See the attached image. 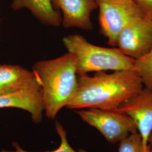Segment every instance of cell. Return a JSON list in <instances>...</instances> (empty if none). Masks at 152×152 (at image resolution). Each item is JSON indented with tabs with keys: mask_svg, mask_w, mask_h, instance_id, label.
<instances>
[{
	"mask_svg": "<svg viewBox=\"0 0 152 152\" xmlns=\"http://www.w3.org/2000/svg\"><path fill=\"white\" fill-rule=\"evenodd\" d=\"M145 16L152 19V0H134Z\"/></svg>",
	"mask_w": 152,
	"mask_h": 152,
	"instance_id": "cell-15",
	"label": "cell"
},
{
	"mask_svg": "<svg viewBox=\"0 0 152 152\" xmlns=\"http://www.w3.org/2000/svg\"><path fill=\"white\" fill-rule=\"evenodd\" d=\"M35 86L41 85L33 71L19 65H0V95Z\"/></svg>",
	"mask_w": 152,
	"mask_h": 152,
	"instance_id": "cell-10",
	"label": "cell"
},
{
	"mask_svg": "<svg viewBox=\"0 0 152 152\" xmlns=\"http://www.w3.org/2000/svg\"><path fill=\"white\" fill-rule=\"evenodd\" d=\"M63 43L68 52L76 56L77 75L135 69V60L123 54L117 48L93 45L77 34L64 37Z\"/></svg>",
	"mask_w": 152,
	"mask_h": 152,
	"instance_id": "cell-3",
	"label": "cell"
},
{
	"mask_svg": "<svg viewBox=\"0 0 152 152\" xmlns=\"http://www.w3.org/2000/svg\"><path fill=\"white\" fill-rule=\"evenodd\" d=\"M148 152H152V131L148 139Z\"/></svg>",
	"mask_w": 152,
	"mask_h": 152,
	"instance_id": "cell-16",
	"label": "cell"
},
{
	"mask_svg": "<svg viewBox=\"0 0 152 152\" xmlns=\"http://www.w3.org/2000/svg\"><path fill=\"white\" fill-rule=\"evenodd\" d=\"M14 108L28 112L32 121L39 124L44 112L42 91L41 86L28 87L0 95V108Z\"/></svg>",
	"mask_w": 152,
	"mask_h": 152,
	"instance_id": "cell-9",
	"label": "cell"
},
{
	"mask_svg": "<svg viewBox=\"0 0 152 152\" xmlns=\"http://www.w3.org/2000/svg\"><path fill=\"white\" fill-rule=\"evenodd\" d=\"M144 87L135 69L77 75L76 90L66 107L115 110Z\"/></svg>",
	"mask_w": 152,
	"mask_h": 152,
	"instance_id": "cell-1",
	"label": "cell"
},
{
	"mask_svg": "<svg viewBox=\"0 0 152 152\" xmlns=\"http://www.w3.org/2000/svg\"><path fill=\"white\" fill-rule=\"evenodd\" d=\"M32 69L41 86L46 115L53 120L66 106L76 90V56L68 52L55 59L38 61Z\"/></svg>",
	"mask_w": 152,
	"mask_h": 152,
	"instance_id": "cell-2",
	"label": "cell"
},
{
	"mask_svg": "<svg viewBox=\"0 0 152 152\" xmlns=\"http://www.w3.org/2000/svg\"><path fill=\"white\" fill-rule=\"evenodd\" d=\"M76 113L83 122L97 129L111 144L120 142L137 132L136 124L130 116L116 110L83 109Z\"/></svg>",
	"mask_w": 152,
	"mask_h": 152,
	"instance_id": "cell-5",
	"label": "cell"
},
{
	"mask_svg": "<svg viewBox=\"0 0 152 152\" xmlns=\"http://www.w3.org/2000/svg\"><path fill=\"white\" fill-rule=\"evenodd\" d=\"M52 3L55 9L62 12L64 27L92 29L91 15L98 8L96 0H52Z\"/></svg>",
	"mask_w": 152,
	"mask_h": 152,
	"instance_id": "cell-8",
	"label": "cell"
},
{
	"mask_svg": "<svg viewBox=\"0 0 152 152\" xmlns=\"http://www.w3.org/2000/svg\"><path fill=\"white\" fill-rule=\"evenodd\" d=\"M118 152H148L138 132H134L119 142Z\"/></svg>",
	"mask_w": 152,
	"mask_h": 152,
	"instance_id": "cell-14",
	"label": "cell"
},
{
	"mask_svg": "<svg viewBox=\"0 0 152 152\" xmlns=\"http://www.w3.org/2000/svg\"><path fill=\"white\" fill-rule=\"evenodd\" d=\"M115 47L135 60L147 54L152 48V19L143 16L127 25L120 33Z\"/></svg>",
	"mask_w": 152,
	"mask_h": 152,
	"instance_id": "cell-6",
	"label": "cell"
},
{
	"mask_svg": "<svg viewBox=\"0 0 152 152\" xmlns=\"http://www.w3.org/2000/svg\"><path fill=\"white\" fill-rule=\"evenodd\" d=\"M100 32L115 47L120 33L127 25L145 16L134 0H96Z\"/></svg>",
	"mask_w": 152,
	"mask_h": 152,
	"instance_id": "cell-4",
	"label": "cell"
},
{
	"mask_svg": "<svg viewBox=\"0 0 152 152\" xmlns=\"http://www.w3.org/2000/svg\"><path fill=\"white\" fill-rule=\"evenodd\" d=\"M135 70L140 77L144 87L152 89V48L147 54L135 60Z\"/></svg>",
	"mask_w": 152,
	"mask_h": 152,
	"instance_id": "cell-12",
	"label": "cell"
},
{
	"mask_svg": "<svg viewBox=\"0 0 152 152\" xmlns=\"http://www.w3.org/2000/svg\"><path fill=\"white\" fill-rule=\"evenodd\" d=\"M11 7L14 11L27 9L38 21L48 26L59 27L62 22V16L52 0H12Z\"/></svg>",
	"mask_w": 152,
	"mask_h": 152,
	"instance_id": "cell-11",
	"label": "cell"
},
{
	"mask_svg": "<svg viewBox=\"0 0 152 152\" xmlns=\"http://www.w3.org/2000/svg\"><path fill=\"white\" fill-rule=\"evenodd\" d=\"M55 129L56 132L60 137V144L59 147L54 151L50 152H87L83 149H80L78 151H75L69 145L68 139H67V134L66 131L64 129V127L60 124L59 121L55 122ZM12 147L14 148V150H6L2 149L0 152H28L23 149L17 142H12Z\"/></svg>",
	"mask_w": 152,
	"mask_h": 152,
	"instance_id": "cell-13",
	"label": "cell"
},
{
	"mask_svg": "<svg viewBox=\"0 0 152 152\" xmlns=\"http://www.w3.org/2000/svg\"><path fill=\"white\" fill-rule=\"evenodd\" d=\"M134 120L143 145L148 152V141L152 131V89L144 87L116 109Z\"/></svg>",
	"mask_w": 152,
	"mask_h": 152,
	"instance_id": "cell-7",
	"label": "cell"
}]
</instances>
